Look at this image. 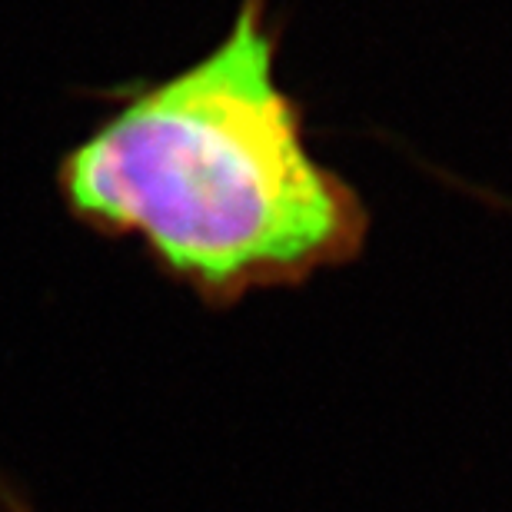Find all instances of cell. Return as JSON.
<instances>
[{
  "instance_id": "cell-2",
  "label": "cell",
  "mask_w": 512,
  "mask_h": 512,
  "mask_svg": "<svg viewBox=\"0 0 512 512\" xmlns=\"http://www.w3.org/2000/svg\"><path fill=\"white\" fill-rule=\"evenodd\" d=\"M0 506H4L7 512H27V509H24V503H20V499H17L14 489L7 486V479H4V476H0Z\"/></svg>"
},
{
  "instance_id": "cell-1",
  "label": "cell",
  "mask_w": 512,
  "mask_h": 512,
  "mask_svg": "<svg viewBox=\"0 0 512 512\" xmlns=\"http://www.w3.org/2000/svg\"><path fill=\"white\" fill-rule=\"evenodd\" d=\"M276 60L270 0H240L207 54L130 87L60 157L67 213L213 310L360 260L370 207L310 150Z\"/></svg>"
}]
</instances>
